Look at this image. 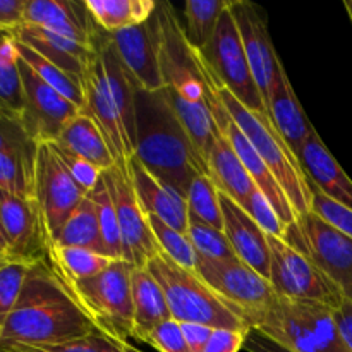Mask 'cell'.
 Here are the masks:
<instances>
[{"label":"cell","mask_w":352,"mask_h":352,"mask_svg":"<svg viewBox=\"0 0 352 352\" xmlns=\"http://www.w3.org/2000/svg\"><path fill=\"white\" fill-rule=\"evenodd\" d=\"M188 237L191 239L196 253L203 254V256L212 258V260H234V258H237L223 230L201 222L191 213H189Z\"/></svg>","instance_id":"40"},{"label":"cell","mask_w":352,"mask_h":352,"mask_svg":"<svg viewBox=\"0 0 352 352\" xmlns=\"http://www.w3.org/2000/svg\"><path fill=\"white\" fill-rule=\"evenodd\" d=\"M55 144L62 150L76 155V157L91 162L103 172L117 164L116 157H113L112 150L105 140V134L102 133L98 124L93 120V117L82 110L62 129Z\"/></svg>","instance_id":"28"},{"label":"cell","mask_w":352,"mask_h":352,"mask_svg":"<svg viewBox=\"0 0 352 352\" xmlns=\"http://www.w3.org/2000/svg\"><path fill=\"white\" fill-rule=\"evenodd\" d=\"M267 110L275 129L278 131L282 140L287 143L289 150L298 158L302 144L306 143L309 134L315 131V127L306 117L284 67H282L277 82H275Z\"/></svg>","instance_id":"24"},{"label":"cell","mask_w":352,"mask_h":352,"mask_svg":"<svg viewBox=\"0 0 352 352\" xmlns=\"http://www.w3.org/2000/svg\"><path fill=\"white\" fill-rule=\"evenodd\" d=\"M244 349L248 352H294L284 347L282 344H278L277 340L270 339V337L265 336L263 332H260L256 329H251L250 333L246 336Z\"/></svg>","instance_id":"50"},{"label":"cell","mask_w":352,"mask_h":352,"mask_svg":"<svg viewBox=\"0 0 352 352\" xmlns=\"http://www.w3.org/2000/svg\"><path fill=\"white\" fill-rule=\"evenodd\" d=\"M344 6H346L347 12H349V17H351V21H352V0H349V2H346V3H344Z\"/></svg>","instance_id":"53"},{"label":"cell","mask_w":352,"mask_h":352,"mask_svg":"<svg viewBox=\"0 0 352 352\" xmlns=\"http://www.w3.org/2000/svg\"><path fill=\"white\" fill-rule=\"evenodd\" d=\"M217 91L234 122L246 134L256 153L284 189L298 219L311 212V191H309L308 179L296 155L289 150L287 143L275 129L270 117L253 112L246 105H243L229 89L220 85L219 79H217Z\"/></svg>","instance_id":"5"},{"label":"cell","mask_w":352,"mask_h":352,"mask_svg":"<svg viewBox=\"0 0 352 352\" xmlns=\"http://www.w3.org/2000/svg\"><path fill=\"white\" fill-rule=\"evenodd\" d=\"M336 309L313 301L277 298L253 329L294 352H351L333 316Z\"/></svg>","instance_id":"4"},{"label":"cell","mask_w":352,"mask_h":352,"mask_svg":"<svg viewBox=\"0 0 352 352\" xmlns=\"http://www.w3.org/2000/svg\"><path fill=\"white\" fill-rule=\"evenodd\" d=\"M285 241L305 253L352 302V239L323 222L315 213L299 217L287 227Z\"/></svg>","instance_id":"10"},{"label":"cell","mask_w":352,"mask_h":352,"mask_svg":"<svg viewBox=\"0 0 352 352\" xmlns=\"http://www.w3.org/2000/svg\"><path fill=\"white\" fill-rule=\"evenodd\" d=\"M146 344L158 352H191L184 339V333H182L181 323L175 322L174 318L160 323L150 333Z\"/></svg>","instance_id":"45"},{"label":"cell","mask_w":352,"mask_h":352,"mask_svg":"<svg viewBox=\"0 0 352 352\" xmlns=\"http://www.w3.org/2000/svg\"><path fill=\"white\" fill-rule=\"evenodd\" d=\"M88 196L91 198V201L95 203L96 206L100 229H102V237L103 243H105L107 253H109V256L113 258V260H124L122 237H120L116 206H113L112 198H110L109 191H107L105 184H103V179L93 191L88 192Z\"/></svg>","instance_id":"37"},{"label":"cell","mask_w":352,"mask_h":352,"mask_svg":"<svg viewBox=\"0 0 352 352\" xmlns=\"http://www.w3.org/2000/svg\"><path fill=\"white\" fill-rule=\"evenodd\" d=\"M244 212H246L267 234L277 237H285L287 227L282 222L280 217L277 215V212H275L272 203L267 199V196L260 191V188L253 192V196H251L250 203L246 205Z\"/></svg>","instance_id":"43"},{"label":"cell","mask_w":352,"mask_h":352,"mask_svg":"<svg viewBox=\"0 0 352 352\" xmlns=\"http://www.w3.org/2000/svg\"><path fill=\"white\" fill-rule=\"evenodd\" d=\"M199 54L223 88L229 89L250 110L268 116L229 7L220 17L210 43Z\"/></svg>","instance_id":"8"},{"label":"cell","mask_w":352,"mask_h":352,"mask_svg":"<svg viewBox=\"0 0 352 352\" xmlns=\"http://www.w3.org/2000/svg\"><path fill=\"white\" fill-rule=\"evenodd\" d=\"M134 155L158 181L186 199L192 179L210 174L208 164L191 143L165 89L136 93Z\"/></svg>","instance_id":"2"},{"label":"cell","mask_w":352,"mask_h":352,"mask_svg":"<svg viewBox=\"0 0 352 352\" xmlns=\"http://www.w3.org/2000/svg\"><path fill=\"white\" fill-rule=\"evenodd\" d=\"M19 71L23 79L21 122L38 144L55 143L62 129L81 112V109L47 85L21 57Z\"/></svg>","instance_id":"14"},{"label":"cell","mask_w":352,"mask_h":352,"mask_svg":"<svg viewBox=\"0 0 352 352\" xmlns=\"http://www.w3.org/2000/svg\"><path fill=\"white\" fill-rule=\"evenodd\" d=\"M0 116L23 117V79L14 33L0 31Z\"/></svg>","instance_id":"31"},{"label":"cell","mask_w":352,"mask_h":352,"mask_svg":"<svg viewBox=\"0 0 352 352\" xmlns=\"http://www.w3.org/2000/svg\"><path fill=\"white\" fill-rule=\"evenodd\" d=\"M229 10L236 19L251 72L267 107L278 74L284 67L268 33L267 14L260 6L248 0H230Z\"/></svg>","instance_id":"15"},{"label":"cell","mask_w":352,"mask_h":352,"mask_svg":"<svg viewBox=\"0 0 352 352\" xmlns=\"http://www.w3.org/2000/svg\"><path fill=\"white\" fill-rule=\"evenodd\" d=\"M23 24L43 28L91 47H95L98 31L85 2L74 0H26Z\"/></svg>","instance_id":"19"},{"label":"cell","mask_w":352,"mask_h":352,"mask_svg":"<svg viewBox=\"0 0 352 352\" xmlns=\"http://www.w3.org/2000/svg\"><path fill=\"white\" fill-rule=\"evenodd\" d=\"M127 170L143 212L146 215L157 217L172 229H177L179 232L188 234V201L167 184L158 181L150 170H146L136 155L127 160Z\"/></svg>","instance_id":"21"},{"label":"cell","mask_w":352,"mask_h":352,"mask_svg":"<svg viewBox=\"0 0 352 352\" xmlns=\"http://www.w3.org/2000/svg\"><path fill=\"white\" fill-rule=\"evenodd\" d=\"M86 196L88 192L74 181L71 172L58 157L55 144H38L34 201L40 210L48 248L57 241L62 227Z\"/></svg>","instance_id":"9"},{"label":"cell","mask_w":352,"mask_h":352,"mask_svg":"<svg viewBox=\"0 0 352 352\" xmlns=\"http://www.w3.org/2000/svg\"><path fill=\"white\" fill-rule=\"evenodd\" d=\"M131 291H133L134 308V333L133 339L146 342L150 333L160 323L172 318L167 299L160 284L153 275L144 268H133L131 275Z\"/></svg>","instance_id":"26"},{"label":"cell","mask_w":352,"mask_h":352,"mask_svg":"<svg viewBox=\"0 0 352 352\" xmlns=\"http://www.w3.org/2000/svg\"><path fill=\"white\" fill-rule=\"evenodd\" d=\"M54 244H58V246L82 248V250L95 251V253L109 256L105 243H103L102 229H100L96 206L89 196H86L79 203L78 208L72 212V215L69 217L65 226L62 227L60 234H58L57 241Z\"/></svg>","instance_id":"32"},{"label":"cell","mask_w":352,"mask_h":352,"mask_svg":"<svg viewBox=\"0 0 352 352\" xmlns=\"http://www.w3.org/2000/svg\"><path fill=\"white\" fill-rule=\"evenodd\" d=\"M110 40L138 89L151 93L165 88L151 19L110 34Z\"/></svg>","instance_id":"18"},{"label":"cell","mask_w":352,"mask_h":352,"mask_svg":"<svg viewBox=\"0 0 352 352\" xmlns=\"http://www.w3.org/2000/svg\"><path fill=\"white\" fill-rule=\"evenodd\" d=\"M26 0H0V31L14 33L24 23Z\"/></svg>","instance_id":"48"},{"label":"cell","mask_w":352,"mask_h":352,"mask_svg":"<svg viewBox=\"0 0 352 352\" xmlns=\"http://www.w3.org/2000/svg\"><path fill=\"white\" fill-rule=\"evenodd\" d=\"M198 57L199 64H201L203 76H205L206 79V86H208V105L210 110H212L213 119H215L217 127H219V131L222 133V136L229 141L232 150L236 151L239 160L243 162L246 170L250 172V175L253 177L254 184H256L258 188H260V191L267 196V199L272 203V206H274V210L277 212V215L280 217L282 222L285 223V227L294 226V223L298 222V215H296L289 198L285 196L284 189L280 188V184L277 182L275 175L272 174L270 168L267 167V164H265V162L261 160L260 155L256 153V150H254L253 144L250 143L246 134L239 129V126L234 122L230 113L227 112L222 100H220L219 91H217V78L213 76L208 64L203 60L199 52Z\"/></svg>","instance_id":"12"},{"label":"cell","mask_w":352,"mask_h":352,"mask_svg":"<svg viewBox=\"0 0 352 352\" xmlns=\"http://www.w3.org/2000/svg\"><path fill=\"white\" fill-rule=\"evenodd\" d=\"M34 263L33 261L14 260V258L0 260V327H3L6 320L12 313L28 274Z\"/></svg>","instance_id":"38"},{"label":"cell","mask_w":352,"mask_h":352,"mask_svg":"<svg viewBox=\"0 0 352 352\" xmlns=\"http://www.w3.org/2000/svg\"><path fill=\"white\" fill-rule=\"evenodd\" d=\"M309 184V191H311V213L332 226L339 232L346 234L347 237L352 239V208L342 205V203L333 201L332 198L323 195L318 188Z\"/></svg>","instance_id":"42"},{"label":"cell","mask_w":352,"mask_h":352,"mask_svg":"<svg viewBox=\"0 0 352 352\" xmlns=\"http://www.w3.org/2000/svg\"><path fill=\"white\" fill-rule=\"evenodd\" d=\"M229 3L230 0H189L184 3L186 24L182 30L195 50L201 52L210 43Z\"/></svg>","instance_id":"35"},{"label":"cell","mask_w":352,"mask_h":352,"mask_svg":"<svg viewBox=\"0 0 352 352\" xmlns=\"http://www.w3.org/2000/svg\"><path fill=\"white\" fill-rule=\"evenodd\" d=\"M103 184L116 206L122 237L124 260L136 268H144L148 261L160 253L146 213L141 208L131 182L127 162H117L112 168L103 172Z\"/></svg>","instance_id":"13"},{"label":"cell","mask_w":352,"mask_h":352,"mask_svg":"<svg viewBox=\"0 0 352 352\" xmlns=\"http://www.w3.org/2000/svg\"><path fill=\"white\" fill-rule=\"evenodd\" d=\"M17 52H19V57L23 58V60L26 62V64L30 65L47 85H50L52 88L57 89L62 96H65L69 102L74 103L78 109H85L86 88L82 79L65 72L64 69L55 65L54 62H50L48 58H45L43 55L38 54L36 50L30 48L28 45L21 43V41H17Z\"/></svg>","instance_id":"33"},{"label":"cell","mask_w":352,"mask_h":352,"mask_svg":"<svg viewBox=\"0 0 352 352\" xmlns=\"http://www.w3.org/2000/svg\"><path fill=\"white\" fill-rule=\"evenodd\" d=\"M181 329L191 352H203L213 332L212 327L201 323H181Z\"/></svg>","instance_id":"49"},{"label":"cell","mask_w":352,"mask_h":352,"mask_svg":"<svg viewBox=\"0 0 352 352\" xmlns=\"http://www.w3.org/2000/svg\"><path fill=\"white\" fill-rule=\"evenodd\" d=\"M306 179L333 201L352 208V179L336 160L316 129L309 134L298 155Z\"/></svg>","instance_id":"22"},{"label":"cell","mask_w":352,"mask_h":352,"mask_svg":"<svg viewBox=\"0 0 352 352\" xmlns=\"http://www.w3.org/2000/svg\"><path fill=\"white\" fill-rule=\"evenodd\" d=\"M36 146L38 143L28 134L21 119L0 116V151L30 150Z\"/></svg>","instance_id":"46"},{"label":"cell","mask_w":352,"mask_h":352,"mask_svg":"<svg viewBox=\"0 0 352 352\" xmlns=\"http://www.w3.org/2000/svg\"><path fill=\"white\" fill-rule=\"evenodd\" d=\"M133 268L126 260H116L95 277L64 284L95 329L120 342L134 333Z\"/></svg>","instance_id":"6"},{"label":"cell","mask_w":352,"mask_h":352,"mask_svg":"<svg viewBox=\"0 0 352 352\" xmlns=\"http://www.w3.org/2000/svg\"><path fill=\"white\" fill-rule=\"evenodd\" d=\"M96 332L47 260L36 261L28 274L19 299L6 320L0 352L58 346Z\"/></svg>","instance_id":"1"},{"label":"cell","mask_w":352,"mask_h":352,"mask_svg":"<svg viewBox=\"0 0 352 352\" xmlns=\"http://www.w3.org/2000/svg\"><path fill=\"white\" fill-rule=\"evenodd\" d=\"M55 150H57L60 160L64 162V165L67 167V170L71 172V175L74 177V181L78 182V184L81 186L86 192L93 191V189L100 184V181H102V177H103L102 168L96 167V165H93L91 162L85 160V158L76 157V155L62 150V148H58L57 144H55Z\"/></svg>","instance_id":"44"},{"label":"cell","mask_w":352,"mask_h":352,"mask_svg":"<svg viewBox=\"0 0 352 352\" xmlns=\"http://www.w3.org/2000/svg\"><path fill=\"white\" fill-rule=\"evenodd\" d=\"M270 246V284L277 298L292 301H313L337 309L342 305V292L299 250L284 237L267 234Z\"/></svg>","instance_id":"7"},{"label":"cell","mask_w":352,"mask_h":352,"mask_svg":"<svg viewBox=\"0 0 352 352\" xmlns=\"http://www.w3.org/2000/svg\"><path fill=\"white\" fill-rule=\"evenodd\" d=\"M188 210L201 222L223 230V215L220 206V191L210 174H198L191 182L188 196Z\"/></svg>","instance_id":"36"},{"label":"cell","mask_w":352,"mask_h":352,"mask_svg":"<svg viewBox=\"0 0 352 352\" xmlns=\"http://www.w3.org/2000/svg\"><path fill=\"white\" fill-rule=\"evenodd\" d=\"M0 226L9 258L33 263L47 258V237L34 198L0 189Z\"/></svg>","instance_id":"16"},{"label":"cell","mask_w":352,"mask_h":352,"mask_svg":"<svg viewBox=\"0 0 352 352\" xmlns=\"http://www.w3.org/2000/svg\"><path fill=\"white\" fill-rule=\"evenodd\" d=\"M138 352H141V351H138Z\"/></svg>","instance_id":"56"},{"label":"cell","mask_w":352,"mask_h":352,"mask_svg":"<svg viewBox=\"0 0 352 352\" xmlns=\"http://www.w3.org/2000/svg\"><path fill=\"white\" fill-rule=\"evenodd\" d=\"M146 270L160 284L175 322L243 332L251 330L243 311L215 294L195 270L177 265L164 251L148 261Z\"/></svg>","instance_id":"3"},{"label":"cell","mask_w":352,"mask_h":352,"mask_svg":"<svg viewBox=\"0 0 352 352\" xmlns=\"http://www.w3.org/2000/svg\"><path fill=\"white\" fill-rule=\"evenodd\" d=\"M220 206L223 215V232L236 256L268 280L270 246H268L267 232L223 192H220Z\"/></svg>","instance_id":"20"},{"label":"cell","mask_w":352,"mask_h":352,"mask_svg":"<svg viewBox=\"0 0 352 352\" xmlns=\"http://www.w3.org/2000/svg\"><path fill=\"white\" fill-rule=\"evenodd\" d=\"M195 272L215 294L244 313L251 329L256 323L258 316L275 299L270 280L261 277L239 258L212 260L196 253Z\"/></svg>","instance_id":"11"},{"label":"cell","mask_w":352,"mask_h":352,"mask_svg":"<svg viewBox=\"0 0 352 352\" xmlns=\"http://www.w3.org/2000/svg\"><path fill=\"white\" fill-rule=\"evenodd\" d=\"M14 36L17 41L28 45L30 48L36 50L38 54L43 55L55 65L64 69L69 74L85 81L86 72H88L89 62L96 55V45H82L71 38L60 36L52 31L43 30V28L28 26L23 24L14 31Z\"/></svg>","instance_id":"23"},{"label":"cell","mask_w":352,"mask_h":352,"mask_svg":"<svg viewBox=\"0 0 352 352\" xmlns=\"http://www.w3.org/2000/svg\"><path fill=\"white\" fill-rule=\"evenodd\" d=\"M85 88L86 105L82 112L91 116L93 120L98 124L102 133L105 134V140L116 160L127 162L134 155V146L129 138H127L116 103H113L112 95H110L105 69H103V62L98 50H96L93 60L89 62L88 72H86L85 78Z\"/></svg>","instance_id":"17"},{"label":"cell","mask_w":352,"mask_h":352,"mask_svg":"<svg viewBox=\"0 0 352 352\" xmlns=\"http://www.w3.org/2000/svg\"><path fill=\"white\" fill-rule=\"evenodd\" d=\"M336 322L339 325L340 333H342L344 340H346L347 347L352 352V302L344 301L339 308L333 311Z\"/></svg>","instance_id":"51"},{"label":"cell","mask_w":352,"mask_h":352,"mask_svg":"<svg viewBox=\"0 0 352 352\" xmlns=\"http://www.w3.org/2000/svg\"><path fill=\"white\" fill-rule=\"evenodd\" d=\"M47 263L55 275L60 278L62 284L86 280L113 263V258L95 251L82 250V248L58 246L52 244L47 250Z\"/></svg>","instance_id":"30"},{"label":"cell","mask_w":352,"mask_h":352,"mask_svg":"<svg viewBox=\"0 0 352 352\" xmlns=\"http://www.w3.org/2000/svg\"><path fill=\"white\" fill-rule=\"evenodd\" d=\"M9 352H138L127 342L112 339L102 332H93L89 336L79 337V339L69 340V342L58 344V346L31 347V349H14Z\"/></svg>","instance_id":"41"},{"label":"cell","mask_w":352,"mask_h":352,"mask_svg":"<svg viewBox=\"0 0 352 352\" xmlns=\"http://www.w3.org/2000/svg\"><path fill=\"white\" fill-rule=\"evenodd\" d=\"M93 23L103 33L113 34L151 19L155 0H85Z\"/></svg>","instance_id":"29"},{"label":"cell","mask_w":352,"mask_h":352,"mask_svg":"<svg viewBox=\"0 0 352 352\" xmlns=\"http://www.w3.org/2000/svg\"><path fill=\"white\" fill-rule=\"evenodd\" d=\"M250 332L230 329H213L212 337L203 352H239L244 349L246 336Z\"/></svg>","instance_id":"47"},{"label":"cell","mask_w":352,"mask_h":352,"mask_svg":"<svg viewBox=\"0 0 352 352\" xmlns=\"http://www.w3.org/2000/svg\"><path fill=\"white\" fill-rule=\"evenodd\" d=\"M0 336H2V327H0Z\"/></svg>","instance_id":"55"},{"label":"cell","mask_w":352,"mask_h":352,"mask_svg":"<svg viewBox=\"0 0 352 352\" xmlns=\"http://www.w3.org/2000/svg\"><path fill=\"white\" fill-rule=\"evenodd\" d=\"M3 258H9V254H7V250L3 244H0V260H3Z\"/></svg>","instance_id":"52"},{"label":"cell","mask_w":352,"mask_h":352,"mask_svg":"<svg viewBox=\"0 0 352 352\" xmlns=\"http://www.w3.org/2000/svg\"><path fill=\"white\" fill-rule=\"evenodd\" d=\"M38 146L0 151V189L10 195L34 198Z\"/></svg>","instance_id":"34"},{"label":"cell","mask_w":352,"mask_h":352,"mask_svg":"<svg viewBox=\"0 0 352 352\" xmlns=\"http://www.w3.org/2000/svg\"><path fill=\"white\" fill-rule=\"evenodd\" d=\"M0 244H3L6 246V239H3V232H2V226H0ZM7 250V248H6Z\"/></svg>","instance_id":"54"},{"label":"cell","mask_w":352,"mask_h":352,"mask_svg":"<svg viewBox=\"0 0 352 352\" xmlns=\"http://www.w3.org/2000/svg\"><path fill=\"white\" fill-rule=\"evenodd\" d=\"M96 50L102 57L103 69H105L107 82H109L110 95H112L113 103L117 107L122 126L126 129L129 141L136 143V93L138 86L131 74L127 72L126 65L120 60L116 47H113L110 34L103 33L102 30L96 31L95 38Z\"/></svg>","instance_id":"25"},{"label":"cell","mask_w":352,"mask_h":352,"mask_svg":"<svg viewBox=\"0 0 352 352\" xmlns=\"http://www.w3.org/2000/svg\"><path fill=\"white\" fill-rule=\"evenodd\" d=\"M208 168L219 191L229 196L243 210L246 208L258 186L254 184L250 172L246 170L243 162L239 160V157L232 150L229 141L222 136V133L217 138L208 155Z\"/></svg>","instance_id":"27"},{"label":"cell","mask_w":352,"mask_h":352,"mask_svg":"<svg viewBox=\"0 0 352 352\" xmlns=\"http://www.w3.org/2000/svg\"><path fill=\"white\" fill-rule=\"evenodd\" d=\"M148 222H150L151 230H153L155 241H157L158 248L167 254L168 258L175 261L181 267L195 270L196 267V250L192 246L191 239L188 234L179 232L177 229H172L165 222L153 215H146Z\"/></svg>","instance_id":"39"}]
</instances>
